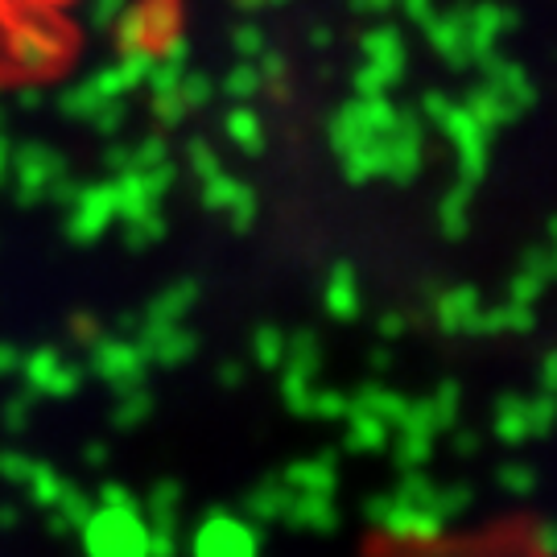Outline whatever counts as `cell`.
Returning <instances> with one entry per match:
<instances>
[{
    "label": "cell",
    "mask_w": 557,
    "mask_h": 557,
    "mask_svg": "<svg viewBox=\"0 0 557 557\" xmlns=\"http://www.w3.org/2000/svg\"><path fill=\"white\" fill-rule=\"evenodd\" d=\"M75 41L71 0H0V91L59 75Z\"/></svg>",
    "instance_id": "cell-1"
}]
</instances>
